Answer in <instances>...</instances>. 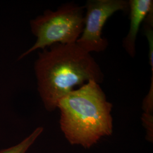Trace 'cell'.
I'll list each match as a JSON object with an SVG mask.
<instances>
[{"label":"cell","instance_id":"1","mask_svg":"<svg viewBox=\"0 0 153 153\" xmlns=\"http://www.w3.org/2000/svg\"><path fill=\"white\" fill-rule=\"evenodd\" d=\"M35 71L38 90L45 108L57 109L61 99L76 86L90 81L99 84L104 74L90 53L76 43L53 44L39 53Z\"/></svg>","mask_w":153,"mask_h":153},{"label":"cell","instance_id":"2","mask_svg":"<svg viewBox=\"0 0 153 153\" xmlns=\"http://www.w3.org/2000/svg\"><path fill=\"white\" fill-rule=\"evenodd\" d=\"M57 108L60 112L61 130L71 145L89 149L112 134V104L94 81L66 95Z\"/></svg>","mask_w":153,"mask_h":153},{"label":"cell","instance_id":"3","mask_svg":"<svg viewBox=\"0 0 153 153\" xmlns=\"http://www.w3.org/2000/svg\"><path fill=\"white\" fill-rule=\"evenodd\" d=\"M84 6L73 2L66 3L57 10H46L30 22L35 43L19 57L21 59L35 50L44 49L53 44L76 43L84 27Z\"/></svg>","mask_w":153,"mask_h":153},{"label":"cell","instance_id":"4","mask_svg":"<svg viewBox=\"0 0 153 153\" xmlns=\"http://www.w3.org/2000/svg\"><path fill=\"white\" fill-rule=\"evenodd\" d=\"M86 9L83 31L76 44L85 51L101 52L108 43L102 37V30L108 19L119 11L129 10L128 1L125 0H88Z\"/></svg>","mask_w":153,"mask_h":153},{"label":"cell","instance_id":"5","mask_svg":"<svg viewBox=\"0 0 153 153\" xmlns=\"http://www.w3.org/2000/svg\"><path fill=\"white\" fill-rule=\"evenodd\" d=\"M130 11V27L123 39V45L131 57L136 55V43L139 29L149 13L153 10L152 0H130L128 1Z\"/></svg>","mask_w":153,"mask_h":153},{"label":"cell","instance_id":"6","mask_svg":"<svg viewBox=\"0 0 153 153\" xmlns=\"http://www.w3.org/2000/svg\"><path fill=\"white\" fill-rule=\"evenodd\" d=\"M44 129L42 126L36 128L21 142L9 148L0 150V153H27L28 151L42 134Z\"/></svg>","mask_w":153,"mask_h":153},{"label":"cell","instance_id":"7","mask_svg":"<svg viewBox=\"0 0 153 153\" xmlns=\"http://www.w3.org/2000/svg\"><path fill=\"white\" fill-rule=\"evenodd\" d=\"M142 125L144 126L146 134V139L149 142H153V115L145 113L142 114Z\"/></svg>","mask_w":153,"mask_h":153}]
</instances>
